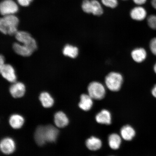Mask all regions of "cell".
<instances>
[{
	"label": "cell",
	"instance_id": "8",
	"mask_svg": "<svg viewBox=\"0 0 156 156\" xmlns=\"http://www.w3.org/2000/svg\"><path fill=\"white\" fill-rule=\"evenodd\" d=\"M1 151L5 154H9L14 151L15 149V142L12 138L7 137L4 138L1 142Z\"/></svg>",
	"mask_w": 156,
	"mask_h": 156
},
{
	"label": "cell",
	"instance_id": "29",
	"mask_svg": "<svg viewBox=\"0 0 156 156\" xmlns=\"http://www.w3.org/2000/svg\"><path fill=\"white\" fill-rule=\"evenodd\" d=\"M134 3L138 5H141L145 3L147 0H133Z\"/></svg>",
	"mask_w": 156,
	"mask_h": 156
},
{
	"label": "cell",
	"instance_id": "5",
	"mask_svg": "<svg viewBox=\"0 0 156 156\" xmlns=\"http://www.w3.org/2000/svg\"><path fill=\"white\" fill-rule=\"evenodd\" d=\"M18 10V6L13 0H4L0 4V11L4 16L13 15Z\"/></svg>",
	"mask_w": 156,
	"mask_h": 156
},
{
	"label": "cell",
	"instance_id": "30",
	"mask_svg": "<svg viewBox=\"0 0 156 156\" xmlns=\"http://www.w3.org/2000/svg\"><path fill=\"white\" fill-rule=\"evenodd\" d=\"M5 63V58L3 56L1 55L0 56V67L4 65Z\"/></svg>",
	"mask_w": 156,
	"mask_h": 156
},
{
	"label": "cell",
	"instance_id": "10",
	"mask_svg": "<svg viewBox=\"0 0 156 156\" xmlns=\"http://www.w3.org/2000/svg\"><path fill=\"white\" fill-rule=\"evenodd\" d=\"M44 133L46 142H48L55 141L58 134L57 129L51 125L44 126Z\"/></svg>",
	"mask_w": 156,
	"mask_h": 156
},
{
	"label": "cell",
	"instance_id": "26",
	"mask_svg": "<svg viewBox=\"0 0 156 156\" xmlns=\"http://www.w3.org/2000/svg\"><path fill=\"white\" fill-rule=\"evenodd\" d=\"M147 24L152 29L156 30V15H151L148 17Z\"/></svg>",
	"mask_w": 156,
	"mask_h": 156
},
{
	"label": "cell",
	"instance_id": "20",
	"mask_svg": "<svg viewBox=\"0 0 156 156\" xmlns=\"http://www.w3.org/2000/svg\"><path fill=\"white\" fill-rule=\"evenodd\" d=\"M34 138L35 141L38 145H43L45 143L44 126H40L37 128L35 133Z\"/></svg>",
	"mask_w": 156,
	"mask_h": 156
},
{
	"label": "cell",
	"instance_id": "31",
	"mask_svg": "<svg viewBox=\"0 0 156 156\" xmlns=\"http://www.w3.org/2000/svg\"><path fill=\"white\" fill-rule=\"evenodd\" d=\"M151 93L153 96L156 98V85L152 89Z\"/></svg>",
	"mask_w": 156,
	"mask_h": 156
},
{
	"label": "cell",
	"instance_id": "6",
	"mask_svg": "<svg viewBox=\"0 0 156 156\" xmlns=\"http://www.w3.org/2000/svg\"><path fill=\"white\" fill-rule=\"evenodd\" d=\"M0 72L4 78L9 82L14 83L16 82L17 77L14 68L9 64H5L0 67Z\"/></svg>",
	"mask_w": 156,
	"mask_h": 156
},
{
	"label": "cell",
	"instance_id": "11",
	"mask_svg": "<svg viewBox=\"0 0 156 156\" xmlns=\"http://www.w3.org/2000/svg\"><path fill=\"white\" fill-rule=\"evenodd\" d=\"M54 120L56 126L58 128L65 127L69 123V120L67 115L62 112L56 113L54 115Z\"/></svg>",
	"mask_w": 156,
	"mask_h": 156
},
{
	"label": "cell",
	"instance_id": "2",
	"mask_svg": "<svg viewBox=\"0 0 156 156\" xmlns=\"http://www.w3.org/2000/svg\"><path fill=\"white\" fill-rule=\"evenodd\" d=\"M122 82L123 77L121 74L116 72H112L105 77V83L106 87L113 91L119 90Z\"/></svg>",
	"mask_w": 156,
	"mask_h": 156
},
{
	"label": "cell",
	"instance_id": "22",
	"mask_svg": "<svg viewBox=\"0 0 156 156\" xmlns=\"http://www.w3.org/2000/svg\"><path fill=\"white\" fill-rule=\"evenodd\" d=\"M63 53L64 55L72 58H75L77 57L79 54V49L76 47L67 44L64 47Z\"/></svg>",
	"mask_w": 156,
	"mask_h": 156
},
{
	"label": "cell",
	"instance_id": "12",
	"mask_svg": "<svg viewBox=\"0 0 156 156\" xmlns=\"http://www.w3.org/2000/svg\"><path fill=\"white\" fill-rule=\"evenodd\" d=\"M96 121L99 123L109 125L112 122V116L110 112L106 110L101 111L95 117Z\"/></svg>",
	"mask_w": 156,
	"mask_h": 156
},
{
	"label": "cell",
	"instance_id": "33",
	"mask_svg": "<svg viewBox=\"0 0 156 156\" xmlns=\"http://www.w3.org/2000/svg\"><path fill=\"white\" fill-rule=\"evenodd\" d=\"M154 71L155 72V73L156 74V63L155 64L154 66Z\"/></svg>",
	"mask_w": 156,
	"mask_h": 156
},
{
	"label": "cell",
	"instance_id": "32",
	"mask_svg": "<svg viewBox=\"0 0 156 156\" xmlns=\"http://www.w3.org/2000/svg\"><path fill=\"white\" fill-rule=\"evenodd\" d=\"M151 4L154 8L156 9V0H151Z\"/></svg>",
	"mask_w": 156,
	"mask_h": 156
},
{
	"label": "cell",
	"instance_id": "24",
	"mask_svg": "<svg viewBox=\"0 0 156 156\" xmlns=\"http://www.w3.org/2000/svg\"><path fill=\"white\" fill-rule=\"evenodd\" d=\"M82 9L86 13H92V6L91 0H83L82 4Z\"/></svg>",
	"mask_w": 156,
	"mask_h": 156
},
{
	"label": "cell",
	"instance_id": "18",
	"mask_svg": "<svg viewBox=\"0 0 156 156\" xmlns=\"http://www.w3.org/2000/svg\"><path fill=\"white\" fill-rule=\"evenodd\" d=\"M121 135L126 141H130L135 136V130L131 126L126 125L123 126L120 130Z\"/></svg>",
	"mask_w": 156,
	"mask_h": 156
},
{
	"label": "cell",
	"instance_id": "3",
	"mask_svg": "<svg viewBox=\"0 0 156 156\" xmlns=\"http://www.w3.org/2000/svg\"><path fill=\"white\" fill-rule=\"evenodd\" d=\"M16 39L23 46L30 49L34 52L37 48V42L28 32L18 31L15 35Z\"/></svg>",
	"mask_w": 156,
	"mask_h": 156
},
{
	"label": "cell",
	"instance_id": "23",
	"mask_svg": "<svg viewBox=\"0 0 156 156\" xmlns=\"http://www.w3.org/2000/svg\"><path fill=\"white\" fill-rule=\"evenodd\" d=\"M92 6V13L96 16H100L103 13V8L101 3L97 0H91Z\"/></svg>",
	"mask_w": 156,
	"mask_h": 156
},
{
	"label": "cell",
	"instance_id": "1",
	"mask_svg": "<svg viewBox=\"0 0 156 156\" xmlns=\"http://www.w3.org/2000/svg\"><path fill=\"white\" fill-rule=\"evenodd\" d=\"M19 23V19L14 15L5 16L0 20V30L5 35H15Z\"/></svg>",
	"mask_w": 156,
	"mask_h": 156
},
{
	"label": "cell",
	"instance_id": "25",
	"mask_svg": "<svg viewBox=\"0 0 156 156\" xmlns=\"http://www.w3.org/2000/svg\"><path fill=\"white\" fill-rule=\"evenodd\" d=\"M101 2L105 6L112 9L115 8L118 4V0H101Z\"/></svg>",
	"mask_w": 156,
	"mask_h": 156
},
{
	"label": "cell",
	"instance_id": "19",
	"mask_svg": "<svg viewBox=\"0 0 156 156\" xmlns=\"http://www.w3.org/2000/svg\"><path fill=\"white\" fill-rule=\"evenodd\" d=\"M39 99L43 106L46 108H50L54 104L53 98L48 92H44L41 93Z\"/></svg>",
	"mask_w": 156,
	"mask_h": 156
},
{
	"label": "cell",
	"instance_id": "16",
	"mask_svg": "<svg viewBox=\"0 0 156 156\" xmlns=\"http://www.w3.org/2000/svg\"><path fill=\"white\" fill-rule=\"evenodd\" d=\"M24 122V119L19 114H13L10 117L9 123L13 128L18 129L22 127Z\"/></svg>",
	"mask_w": 156,
	"mask_h": 156
},
{
	"label": "cell",
	"instance_id": "9",
	"mask_svg": "<svg viewBox=\"0 0 156 156\" xmlns=\"http://www.w3.org/2000/svg\"><path fill=\"white\" fill-rule=\"evenodd\" d=\"M147 16V12L145 9L138 5L133 8L130 12V16L134 20L141 21L145 19Z\"/></svg>",
	"mask_w": 156,
	"mask_h": 156
},
{
	"label": "cell",
	"instance_id": "14",
	"mask_svg": "<svg viewBox=\"0 0 156 156\" xmlns=\"http://www.w3.org/2000/svg\"><path fill=\"white\" fill-rule=\"evenodd\" d=\"M12 47L16 53L24 57L30 56L34 52L30 49L18 43H14L13 44Z\"/></svg>",
	"mask_w": 156,
	"mask_h": 156
},
{
	"label": "cell",
	"instance_id": "34",
	"mask_svg": "<svg viewBox=\"0 0 156 156\" xmlns=\"http://www.w3.org/2000/svg\"><path fill=\"white\" fill-rule=\"evenodd\" d=\"M123 1H127V0H123Z\"/></svg>",
	"mask_w": 156,
	"mask_h": 156
},
{
	"label": "cell",
	"instance_id": "15",
	"mask_svg": "<svg viewBox=\"0 0 156 156\" xmlns=\"http://www.w3.org/2000/svg\"><path fill=\"white\" fill-rule=\"evenodd\" d=\"M131 56L134 61L140 63L145 60L147 56V53L143 48H136L132 51Z\"/></svg>",
	"mask_w": 156,
	"mask_h": 156
},
{
	"label": "cell",
	"instance_id": "17",
	"mask_svg": "<svg viewBox=\"0 0 156 156\" xmlns=\"http://www.w3.org/2000/svg\"><path fill=\"white\" fill-rule=\"evenodd\" d=\"M86 145L88 149L90 151H96L102 147V142L99 138L91 136L87 140Z\"/></svg>",
	"mask_w": 156,
	"mask_h": 156
},
{
	"label": "cell",
	"instance_id": "4",
	"mask_svg": "<svg viewBox=\"0 0 156 156\" xmlns=\"http://www.w3.org/2000/svg\"><path fill=\"white\" fill-rule=\"evenodd\" d=\"M88 94L93 99L101 100L104 98L106 94V90L102 83L93 81L89 83L88 86Z\"/></svg>",
	"mask_w": 156,
	"mask_h": 156
},
{
	"label": "cell",
	"instance_id": "28",
	"mask_svg": "<svg viewBox=\"0 0 156 156\" xmlns=\"http://www.w3.org/2000/svg\"><path fill=\"white\" fill-rule=\"evenodd\" d=\"M33 0H17L20 5L23 6H27Z\"/></svg>",
	"mask_w": 156,
	"mask_h": 156
},
{
	"label": "cell",
	"instance_id": "21",
	"mask_svg": "<svg viewBox=\"0 0 156 156\" xmlns=\"http://www.w3.org/2000/svg\"><path fill=\"white\" fill-rule=\"evenodd\" d=\"M108 144L113 150L118 149L121 144L122 140L120 136L116 133H113L109 136Z\"/></svg>",
	"mask_w": 156,
	"mask_h": 156
},
{
	"label": "cell",
	"instance_id": "13",
	"mask_svg": "<svg viewBox=\"0 0 156 156\" xmlns=\"http://www.w3.org/2000/svg\"><path fill=\"white\" fill-rule=\"evenodd\" d=\"M92 99L89 94L81 95L79 104L80 108L85 111L90 110L93 105Z\"/></svg>",
	"mask_w": 156,
	"mask_h": 156
},
{
	"label": "cell",
	"instance_id": "7",
	"mask_svg": "<svg viewBox=\"0 0 156 156\" xmlns=\"http://www.w3.org/2000/svg\"><path fill=\"white\" fill-rule=\"evenodd\" d=\"M26 88L24 83L21 82L13 83L9 88V92L14 98H20L24 96Z\"/></svg>",
	"mask_w": 156,
	"mask_h": 156
},
{
	"label": "cell",
	"instance_id": "27",
	"mask_svg": "<svg viewBox=\"0 0 156 156\" xmlns=\"http://www.w3.org/2000/svg\"><path fill=\"white\" fill-rule=\"evenodd\" d=\"M150 47L152 53L156 56V37L153 38L151 41Z\"/></svg>",
	"mask_w": 156,
	"mask_h": 156
}]
</instances>
